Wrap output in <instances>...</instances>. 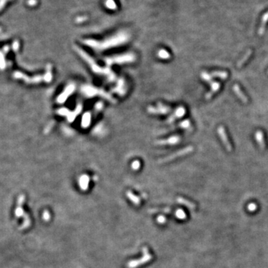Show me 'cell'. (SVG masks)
Listing matches in <instances>:
<instances>
[{"label":"cell","mask_w":268,"mask_h":268,"mask_svg":"<svg viewBox=\"0 0 268 268\" xmlns=\"http://www.w3.org/2000/svg\"><path fill=\"white\" fill-rule=\"evenodd\" d=\"M157 212H171V210L169 208H151L149 209V213H154Z\"/></svg>","instance_id":"15"},{"label":"cell","mask_w":268,"mask_h":268,"mask_svg":"<svg viewBox=\"0 0 268 268\" xmlns=\"http://www.w3.org/2000/svg\"><path fill=\"white\" fill-rule=\"evenodd\" d=\"M37 4V0H28V5L30 6H34Z\"/></svg>","instance_id":"20"},{"label":"cell","mask_w":268,"mask_h":268,"mask_svg":"<svg viewBox=\"0 0 268 268\" xmlns=\"http://www.w3.org/2000/svg\"><path fill=\"white\" fill-rule=\"evenodd\" d=\"M201 78H202L204 80H205V81L207 82H209V83H212V76L209 75L205 72H203L202 73H201Z\"/></svg>","instance_id":"16"},{"label":"cell","mask_w":268,"mask_h":268,"mask_svg":"<svg viewBox=\"0 0 268 268\" xmlns=\"http://www.w3.org/2000/svg\"><path fill=\"white\" fill-rule=\"evenodd\" d=\"M126 195H127V197L129 198V200H131L132 202L133 203L135 204V205H139L140 203H141L139 198V197H137V195H134V194H133V193L132 192V191H127V193H126Z\"/></svg>","instance_id":"10"},{"label":"cell","mask_w":268,"mask_h":268,"mask_svg":"<svg viewBox=\"0 0 268 268\" xmlns=\"http://www.w3.org/2000/svg\"><path fill=\"white\" fill-rule=\"evenodd\" d=\"M89 177L87 175H83L80 177L79 180V185L80 188H81L83 191H86L89 187Z\"/></svg>","instance_id":"7"},{"label":"cell","mask_w":268,"mask_h":268,"mask_svg":"<svg viewBox=\"0 0 268 268\" xmlns=\"http://www.w3.org/2000/svg\"><path fill=\"white\" fill-rule=\"evenodd\" d=\"M24 200H25V196L23 195H21L19 197V200H18V203H17V207L16 210H15V215H16V217H22V218L25 219V222L23 223V224L21 226L20 229H25V228L28 227L30 224H31V221L29 219V217H28V215L25 213V212L23 211L22 208V205L23 203Z\"/></svg>","instance_id":"2"},{"label":"cell","mask_w":268,"mask_h":268,"mask_svg":"<svg viewBox=\"0 0 268 268\" xmlns=\"http://www.w3.org/2000/svg\"><path fill=\"white\" fill-rule=\"evenodd\" d=\"M42 218H43V219L45 220L46 221H49V219H50V214H49V212H48L47 210L44 211L43 215H42Z\"/></svg>","instance_id":"18"},{"label":"cell","mask_w":268,"mask_h":268,"mask_svg":"<svg viewBox=\"0 0 268 268\" xmlns=\"http://www.w3.org/2000/svg\"><path fill=\"white\" fill-rule=\"evenodd\" d=\"M211 85V90L210 92H208L206 95H205V98L206 99H210L212 98V96L215 94V93L218 91V89L221 87V84L218 82H214L212 81V83H210Z\"/></svg>","instance_id":"6"},{"label":"cell","mask_w":268,"mask_h":268,"mask_svg":"<svg viewBox=\"0 0 268 268\" xmlns=\"http://www.w3.org/2000/svg\"><path fill=\"white\" fill-rule=\"evenodd\" d=\"M267 21H268V12H267L266 14L264 15L263 17H262V24H261L260 28H259V34L260 35L263 34H264V29H265V25H266V23Z\"/></svg>","instance_id":"12"},{"label":"cell","mask_w":268,"mask_h":268,"mask_svg":"<svg viewBox=\"0 0 268 268\" xmlns=\"http://www.w3.org/2000/svg\"><path fill=\"white\" fill-rule=\"evenodd\" d=\"M175 215L177 218H179V219H185V218H186V214H185V212H184L182 209H180V208H179V209H177V210L176 211Z\"/></svg>","instance_id":"14"},{"label":"cell","mask_w":268,"mask_h":268,"mask_svg":"<svg viewBox=\"0 0 268 268\" xmlns=\"http://www.w3.org/2000/svg\"><path fill=\"white\" fill-rule=\"evenodd\" d=\"M252 50H250V49L248 50L247 52H246V54H244V55L243 57H242L241 59L238 62V63H237V67L238 68L241 67V66H243L245 63H246V60L249 59V57L251 56V55H252Z\"/></svg>","instance_id":"11"},{"label":"cell","mask_w":268,"mask_h":268,"mask_svg":"<svg viewBox=\"0 0 268 268\" xmlns=\"http://www.w3.org/2000/svg\"><path fill=\"white\" fill-rule=\"evenodd\" d=\"M212 76L218 77L221 79H226L228 77V73L226 72H222V71H215V72H212Z\"/></svg>","instance_id":"13"},{"label":"cell","mask_w":268,"mask_h":268,"mask_svg":"<svg viewBox=\"0 0 268 268\" xmlns=\"http://www.w3.org/2000/svg\"><path fill=\"white\" fill-rule=\"evenodd\" d=\"M177 201L179 203L185 205V206L188 207V208H190V209H192V210H194V209L196 208V205L193 203L190 202V201H188V200L184 199V198H181V197H179V198L177 199Z\"/></svg>","instance_id":"9"},{"label":"cell","mask_w":268,"mask_h":268,"mask_svg":"<svg viewBox=\"0 0 268 268\" xmlns=\"http://www.w3.org/2000/svg\"><path fill=\"white\" fill-rule=\"evenodd\" d=\"M139 162L138 161H136L133 163V168L134 170H137L139 168Z\"/></svg>","instance_id":"19"},{"label":"cell","mask_w":268,"mask_h":268,"mask_svg":"<svg viewBox=\"0 0 268 268\" xmlns=\"http://www.w3.org/2000/svg\"><path fill=\"white\" fill-rule=\"evenodd\" d=\"M233 90L234 92H235V94H236V96L241 100L242 102H244V103H247L248 101L247 97H246L244 95V93L242 92L240 86H238V84H235L233 86Z\"/></svg>","instance_id":"5"},{"label":"cell","mask_w":268,"mask_h":268,"mask_svg":"<svg viewBox=\"0 0 268 268\" xmlns=\"http://www.w3.org/2000/svg\"><path fill=\"white\" fill-rule=\"evenodd\" d=\"M142 253L143 256L141 259H136V260H132L130 261L127 264V267L128 268H136L137 267L140 266L142 264L147 263L149 261H151L152 259V256L150 254L149 252L148 248L144 246L142 248Z\"/></svg>","instance_id":"1"},{"label":"cell","mask_w":268,"mask_h":268,"mask_svg":"<svg viewBox=\"0 0 268 268\" xmlns=\"http://www.w3.org/2000/svg\"><path fill=\"white\" fill-rule=\"evenodd\" d=\"M192 151H193V147H191V146H188V147H185V148L182 149V150H181V151H178V152L175 153V154H174V155L171 156V157H167V158H165L164 160H163L162 162H167V160L168 161V160H172V159L176 158V157H181V156H184V155H185V154L191 153Z\"/></svg>","instance_id":"4"},{"label":"cell","mask_w":268,"mask_h":268,"mask_svg":"<svg viewBox=\"0 0 268 268\" xmlns=\"http://www.w3.org/2000/svg\"><path fill=\"white\" fill-rule=\"evenodd\" d=\"M255 138L256 140L259 143V146L262 150H264L265 148V142L264 139V134L261 130H258L256 133H255Z\"/></svg>","instance_id":"8"},{"label":"cell","mask_w":268,"mask_h":268,"mask_svg":"<svg viewBox=\"0 0 268 268\" xmlns=\"http://www.w3.org/2000/svg\"><path fill=\"white\" fill-rule=\"evenodd\" d=\"M248 208H249V210L253 211V210H255V209H256V205H255V204H253V203H251L250 205H249Z\"/></svg>","instance_id":"21"},{"label":"cell","mask_w":268,"mask_h":268,"mask_svg":"<svg viewBox=\"0 0 268 268\" xmlns=\"http://www.w3.org/2000/svg\"><path fill=\"white\" fill-rule=\"evenodd\" d=\"M157 222L159 223H161V224H163V223H165L166 222V218H165L164 215H159L157 217Z\"/></svg>","instance_id":"17"},{"label":"cell","mask_w":268,"mask_h":268,"mask_svg":"<svg viewBox=\"0 0 268 268\" xmlns=\"http://www.w3.org/2000/svg\"><path fill=\"white\" fill-rule=\"evenodd\" d=\"M218 135H219L220 138H221V139L222 140L223 143V144H224V146H225V147H226V150H227L228 151H229V152L232 151V145H231L230 142H229V139H228L227 135H226V130H225L224 127H223V126H220V127L218 128Z\"/></svg>","instance_id":"3"}]
</instances>
